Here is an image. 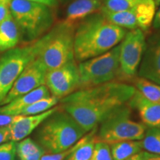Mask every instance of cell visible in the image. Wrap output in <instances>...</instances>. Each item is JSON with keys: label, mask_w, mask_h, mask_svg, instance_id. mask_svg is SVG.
I'll return each mask as SVG.
<instances>
[{"label": "cell", "mask_w": 160, "mask_h": 160, "mask_svg": "<svg viewBox=\"0 0 160 160\" xmlns=\"http://www.w3.org/2000/svg\"><path fill=\"white\" fill-rule=\"evenodd\" d=\"M126 33L100 11L89 16L75 27V60L79 63L106 53L119 45Z\"/></svg>", "instance_id": "cell-2"}, {"label": "cell", "mask_w": 160, "mask_h": 160, "mask_svg": "<svg viewBox=\"0 0 160 160\" xmlns=\"http://www.w3.org/2000/svg\"><path fill=\"white\" fill-rule=\"evenodd\" d=\"M113 25L124 29H141L145 31L152 25L153 19L139 11H100Z\"/></svg>", "instance_id": "cell-14"}, {"label": "cell", "mask_w": 160, "mask_h": 160, "mask_svg": "<svg viewBox=\"0 0 160 160\" xmlns=\"http://www.w3.org/2000/svg\"><path fill=\"white\" fill-rule=\"evenodd\" d=\"M45 85L51 95L59 100L79 90L80 76L77 61L73 59L61 67L48 71Z\"/></svg>", "instance_id": "cell-10"}, {"label": "cell", "mask_w": 160, "mask_h": 160, "mask_svg": "<svg viewBox=\"0 0 160 160\" xmlns=\"http://www.w3.org/2000/svg\"><path fill=\"white\" fill-rule=\"evenodd\" d=\"M141 155L142 160H160V155L153 154L145 151L141 152Z\"/></svg>", "instance_id": "cell-31"}, {"label": "cell", "mask_w": 160, "mask_h": 160, "mask_svg": "<svg viewBox=\"0 0 160 160\" xmlns=\"http://www.w3.org/2000/svg\"><path fill=\"white\" fill-rule=\"evenodd\" d=\"M47 71L45 66L37 57L33 59L20 73L11 91L0 103V106L45 85Z\"/></svg>", "instance_id": "cell-11"}, {"label": "cell", "mask_w": 160, "mask_h": 160, "mask_svg": "<svg viewBox=\"0 0 160 160\" xmlns=\"http://www.w3.org/2000/svg\"><path fill=\"white\" fill-rule=\"evenodd\" d=\"M17 142L11 141L0 145V160H15Z\"/></svg>", "instance_id": "cell-26"}, {"label": "cell", "mask_w": 160, "mask_h": 160, "mask_svg": "<svg viewBox=\"0 0 160 160\" xmlns=\"http://www.w3.org/2000/svg\"><path fill=\"white\" fill-rule=\"evenodd\" d=\"M102 0H74L68 6L63 22L76 27L80 22L100 11Z\"/></svg>", "instance_id": "cell-16"}, {"label": "cell", "mask_w": 160, "mask_h": 160, "mask_svg": "<svg viewBox=\"0 0 160 160\" xmlns=\"http://www.w3.org/2000/svg\"><path fill=\"white\" fill-rule=\"evenodd\" d=\"M131 82L136 91L146 99L154 102H160V85L139 77H136Z\"/></svg>", "instance_id": "cell-22"}, {"label": "cell", "mask_w": 160, "mask_h": 160, "mask_svg": "<svg viewBox=\"0 0 160 160\" xmlns=\"http://www.w3.org/2000/svg\"><path fill=\"white\" fill-rule=\"evenodd\" d=\"M8 11V4L0 3V24L2 22Z\"/></svg>", "instance_id": "cell-30"}, {"label": "cell", "mask_w": 160, "mask_h": 160, "mask_svg": "<svg viewBox=\"0 0 160 160\" xmlns=\"http://www.w3.org/2000/svg\"><path fill=\"white\" fill-rule=\"evenodd\" d=\"M58 102H59V99L58 98L53 97V96H50L48 97L38 100V101L28 106L20 113L19 115L32 116L39 114V113L48 111L52 108L55 107Z\"/></svg>", "instance_id": "cell-24"}, {"label": "cell", "mask_w": 160, "mask_h": 160, "mask_svg": "<svg viewBox=\"0 0 160 160\" xmlns=\"http://www.w3.org/2000/svg\"><path fill=\"white\" fill-rule=\"evenodd\" d=\"M90 160H113L108 144L97 141Z\"/></svg>", "instance_id": "cell-25"}, {"label": "cell", "mask_w": 160, "mask_h": 160, "mask_svg": "<svg viewBox=\"0 0 160 160\" xmlns=\"http://www.w3.org/2000/svg\"><path fill=\"white\" fill-rule=\"evenodd\" d=\"M20 41L19 29L8 11L0 24V53L16 48Z\"/></svg>", "instance_id": "cell-18"}, {"label": "cell", "mask_w": 160, "mask_h": 160, "mask_svg": "<svg viewBox=\"0 0 160 160\" xmlns=\"http://www.w3.org/2000/svg\"><path fill=\"white\" fill-rule=\"evenodd\" d=\"M142 143L143 151L160 155V127H147Z\"/></svg>", "instance_id": "cell-23"}, {"label": "cell", "mask_w": 160, "mask_h": 160, "mask_svg": "<svg viewBox=\"0 0 160 160\" xmlns=\"http://www.w3.org/2000/svg\"><path fill=\"white\" fill-rule=\"evenodd\" d=\"M19 115L12 116L6 114H0V128L8 127L18 119Z\"/></svg>", "instance_id": "cell-28"}, {"label": "cell", "mask_w": 160, "mask_h": 160, "mask_svg": "<svg viewBox=\"0 0 160 160\" xmlns=\"http://www.w3.org/2000/svg\"><path fill=\"white\" fill-rule=\"evenodd\" d=\"M45 153V150L31 138H25L17 145V155L19 160H40Z\"/></svg>", "instance_id": "cell-21"}, {"label": "cell", "mask_w": 160, "mask_h": 160, "mask_svg": "<svg viewBox=\"0 0 160 160\" xmlns=\"http://www.w3.org/2000/svg\"><path fill=\"white\" fill-rule=\"evenodd\" d=\"M128 105L137 112L142 123L145 126L160 127V102L150 101L136 91Z\"/></svg>", "instance_id": "cell-15"}, {"label": "cell", "mask_w": 160, "mask_h": 160, "mask_svg": "<svg viewBox=\"0 0 160 160\" xmlns=\"http://www.w3.org/2000/svg\"><path fill=\"white\" fill-rule=\"evenodd\" d=\"M113 160H127L143 151L142 140H130L111 144Z\"/></svg>", "instance_id": "cell-20"}, {"label": "cell", "mask_w": 160, "mask_h": 160, "mask_svg": "<svg viewBox=\"0 0 160 160\" xmlns=\"http://www.w3.org/2000/svg\"><path fill=\"white\" fill-rule=\"evenodd\" d=\"M86 133L77 122L59 106L37 128L35 137L46 153H57L69 149Z\"/></svg>", "instance_id": "cell-3"}, {"label": "cell", "mask_w": 160, "mask_h": 160, "mask_svg": "<svg viewBox=\"0 0 160 160\" xmlns=\"http://www.w3.org/2000/svg\"><path fill=\"white\" fill-rule=\"evenodd\" d=\"M58 108L59 106H55L48 111L37 115H19V117L14 122L9 125L10 140L19 142L27 138L41 125L44 120L47 119Z\"/></svg>", "instance_id": "cell-13"}, {"label": "cell", "mask_w": 160, "mask_h": 160, "mask_svg": "<svg viewBox=\"0 0 160 160\" xmlns=\"http://www.w3.org/2000/svg\"><path fill=\"white\" fill-rule=\"evenodd\" d=\"M145 42V33L141 29L127 31L119 43V81L131 82L137 77Z\"/></svg>", "instance_id": "cell-9"}, {"label": "cell", "mask_w": 160, "mask_h": 160, "mask_svg": "<svg viewBox=\"0 0 160 160\" xmlns=\"http://www.w3.org/2000/svg\"><path fill=\"white\" fill-rule=\"evenodd\" d=\"M137 77L160 85V34L152 35L146 41Z\"/></svg>", "instance_id": "cell-12"}, {"label": "cell", "mask_w": 160, "mask_h": 160, "mask_svg": "<svg viewBox=\"0 0 160 160\" xmlns=\"http://www.w3.org/2000/svg\"><path fill=\"white\" fill-rule=\"evenodd\" d=\"M135 91L131 84L110 82L77 90L60 99L59 107L68 113L88 133L115 110L128 102Z\"/></svg>", "instance_id": "cell-1"}, {"label": "cell", "mask_w": 160, "mask_h": 160, "mask_svg": "<svg viewBox=\"0 0 160 160\" xmlns=\"http://www.w3.org/2000/svg\"><path fill=\"white\" fill-rule=\"evenodd\" d=\"M153 1L154 2L156 7H157V6L160 5V0H153Z\"/></svg>", "instance_id": "cell-35"}, {"label": "cell", "mask_w": 160, "mask_h": 160, "mask_svg": "<svg viewBox=\"0 0 160 160\" xmlns=\"http://www.w3.org/2000/svg\"><path fill=\"white\" fill-rule=\"evenodd\" d=\"M97 127L88 132L75 145L65 160H90L97 142Z\"/></svg>", "instance_id": "cell-19"}, {"label": "cell", "mask_w": 160, "mask_h": 160, "mask_svg": "<svg viewBox=\"0 0 160 160\" xmlns=\"http://www.w3.org/2000/svg\"><path fill=\"white\" fill-rule=\"evenodd\" d=\"M44 41L45 35L28 45L6 51L0 58V103L26 66L37 57Z\"/></svg>", "instance_id": "cell-7"}, {"label": "cell", "mask_w": 160, "mask_h": 160, "mask_svg": "<svg viewBox=\"0 0 160 160\" xmlns=\"http://www.w3.org/2000/svg\"><path fill=\"white\" fill-rule=\"evenodd\" d=\"M8 9L17 24L20 40L33 42L52 28L54 16L49 6L29 0H10Z\"/></svg>", "instance_id": "cell-4"}, {"label": "cell", "mask_w": 160, "mask_h": 160, "mask_svg": "<svg viewBox=\"0 0 160 160\" xmlns=\"http://www.w3.org/2000/svg\"><path fill=\"white\" fill-rule=\"evenodd\" d=\"M78 67L79 89L119 81V44L105 53L78 63Z\"/></svg>", "instance_id": "cell-8"}, {"label": "cell", "mask_w": 160, "mask_h": 160, "mask_svg": "<svg viewBox=\"0 0 160 160\" xmlns=\"http://www.w3.org/2000/svg\"><path fill=\"white\" fill-rule=\"evenodd\" d=\"M10 140L9 126L0 128V145Z\"/></svg>", "instance_id": "cell-29"}, {"label": "cell", "mask_w": 160, "mask_h": 160, "mask_svg": "<svg viewBox=\"0 0 160 160\" xmlns=\"http://www.w3.org/2000/svg\"><path fill=\"white\" fill-rule=\"evenodd\" d=\"M141 152H140L139 153H138V154H136L134 156H133V157L129 158V159H127V160H142V159Z\"/></svg>", "instance_id": "cell-34"}, {"label": "cell", "mask_w": 160, "mask_h": 160, "mask_svg": "<svg viewBox=\"0 0 160 160\" xmlns=\"http://www.w3.org/2000/svg\"><path fill=\"white\" fill-rule=\"evenodd\" d=\"M71 148L72 147L65 151L57 153H45L40 160H65V158L71 153Z\"/></svg>", "instance_id": "cell-27"}, {"label": "cell", "mask_w": 160, "mask_h": 160, "mask_svg": "<svg viewBox=\"0 0 160 160\" xmlns=\"http://www.w3.org/2000/svg\"><path fill=\"white\" fill-rule=\"evenodd\" d=\"M29 1L44 4V5L49 6L51 8H53L57 5V0H29Z\"/></svg>", "instance_id": "cell-32"}, {"label": "cell", "mask_w": 160, "mask_h": 160, "mask_svg": "<svg viewBox=\"0 0 160 160\" xmlns=\"http://www.w3.org/2000/svg\"><path fill=\"white\" fill-rule=\"evenodd\" d=\"M10 0H0V3H6L8 4Z\"/></svg>", "instance_id": "cell-36"}, {"label": "cell", "mask_w": 160, "mask_h": 160, "mask_svg": "<svg viewBox=\"0 0 160 160\" xmlns=\"http://www.w3.org/2000/svg\"><path fill=\"white\" fill-rule=\"evenodd\" d=\"M152 25L155 29L160 28V7L157 11H156Z\"/></svg>", "instance_id": "cell-33"}, {"label": "cell", "mask_w": 160, "mask_h": 160, "mask_svg": "<svg viewBox=\"0 0 160 160\" xmlns=\"http://www.w3.org/2000/svg\"><path fill=\"white\" fill-rule=\"evenodd\" d=\"M75 27L61 22L45 35V41L37 58L47 71L56 69L74 58Z\"/></svg>", "instance_id": "cell-5"}, {"label": "cell", "mask_w": 160, "mask_h": 160, "mask_svg": "<svg viewBox=\"0 0 160 160\" xmlns=\"http://www.w3.org/2000/svg\"><path fill=\"white\" fill-rule=\"evenodd\" d=\"M51 95L48 88L45 85L37 88L29 93L16 98L9 103L0 106V114L17 116L25 108L38 100L48 97Z\"/></svg>", "instance_id": "cell-17"}, {"label": "cell", "mask_w": 160, "mask_h": 160, "mask_svg": "<svg viewBox=\"0 0 160 160\" xmlns=\"http://www.w3.org/2000/svg\"><path fill=\"white\" fill-rule=\"evenodd\" d=\"M132 109L127 104L115 110L97 126V141L108 145L130 140H142L147 126L131 118Z\"/></svg>", "instance_id": "cell-6"}]
</instances>
